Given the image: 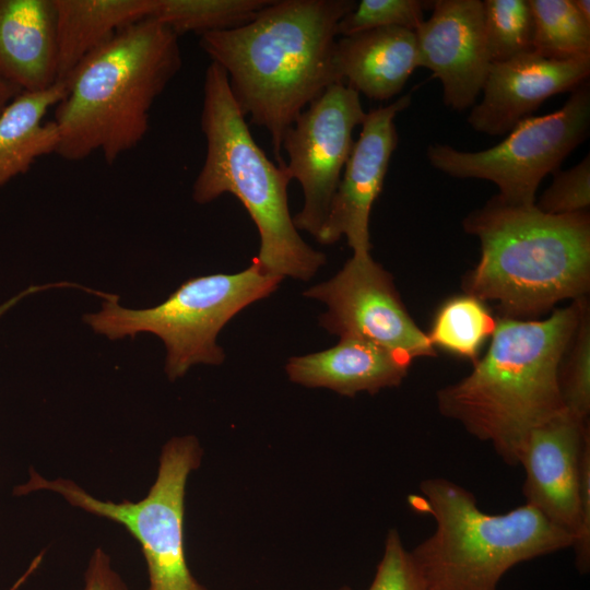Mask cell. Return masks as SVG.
<instances>
[{
  "mask_svg": "<svg viewBox=\"0 0 590 590\" xmlns=\"http://www.w3.org/2000/svg\"><path fill=\"white\" fill-rule=\"evenodd\" d=\"M354 0H271L247 24L200 36L211 62L228 76L244 116L264 128L274 156L285 131L323 92L341 83L334 61L340 20Z\"/></svg>",
  "mask_w": 590,
  "mask_h": 590,
  "instance_id": "obj_1",
  "label": "cell"
},
{
  "mask_svg": "<svg viewBox=\"0 0 590 590\" xmlns=\"http://www.w3.org/2000/svg\"><path fill=\"white\" fill-rule=\"evenodd\" d=\"M411 104L406 94L396 102L366 113L357 141L343 169L326 220L316 236L330 245L345 236L353 253H368L369 215L385 181L398 144L394 118Z\"/></svg>",
  "mask_w": 590,
  "mask_h": 590,
  "instance_id": "obj_12",
  "label": "cell"
},
{
  "mask_svg": "<svg viewBox=\"0 0 590 590\" xmlns=\"http://www.w3.org/2000/svg\"><path fill=\"white\" fill-rule=\"evenodd\" d=\"M589 75L590 56L558 59L533 50L493 62L482 88L483 98L471 109L468 122L477 132L507 134L548 97L573 92Z\"/></svg>",
  "mask_w": 590,
  "mask_h": 590,
  "instance_id": "obj_15",
  "label": "cell"
},
{
  "mask_svg": "<svg viewBox=\"0 0 590 590\" xmlns=\"http://www.w3.org/2000/svg\"><path fill=\"white\" fill-rule=\"evenodd\" d=\"M200 122L206 153L192 187L193 200L204 204L223 193L234 194L259 233L253 260L282 279L310 280L326 256L306 244L294 225L285 163L274 164L257 144L231 93L227 73L214 62L204 75Z\"/></svg>",
  "mask_w": 590,
  "mask_h": 590,
  "instance_id": "obj_5",
  "label": "cell"
},
{
  "mask_svg": "<svg viewBox=\"0 0 590 590\" xmlns=\"http://www.w3.org/2000/svg\"><path fill=\"white\" fill-rule=\"evenodd\" d=\"M365 116L359 94L344 83H335L285 131V168L299 182L304 196L303 208L293 217L297 229L318 235L353 149V130Z\"/></svg>",
  "mask_w": 590,
  "mask_h": 590,
  "instance_id": "obj_10",
  "label": "cell"
},
{
  "mask_svg": "<svg viewBox=\"0 0 590 590\" xmlns=\"http://www.w3.org/2000/svg\"><path fill=\"white\" fill-rule=\"evenodd\" d=\"M58 82L123 28L150 17L152 0H54Z\"/></svg>",
  "mask_w": 590,
  "mask_h": 590,
  "instance_id": "obj_19",
  "label": "cell"
},
{
  "mask_svg": "<svg viewBox=\"0 0 590 590\" xmlns=\"http://www.w3.org/2000/svg\"><path fill=\"white\" fill-rule=\"evenodd\" d=\"M36 291H39V287H38V286H32V287L25 290L24 292L17 294L16 296L12 297V298L9 299L8 302H4L3 304H1V305H0V317H1L8 309H10L13 305H15L20 299H22L24 296H26V295L30 294V293L36 292Z\"/></svg>",
  "mask_w": 590,
  "mask_h": 590,
  "instance_id": "obj_31",
  "label": "cell"
},
{
  "mask_svg": "<svg viewBox=\"0 0 590 590\" xmlns=\"http://www.w3.org/2000/svg\"><path fill=\"white\" fill-rule=\"evenodd\" d=\"M483 24L491 63L533 51V16L529 0L483 1Z\"/></svg>",
  "mask_w": 590,
  "mask_h": 590,
  "instance_id": "obj_24",
  "label": "cell"
},
{
  "mask_svg": "<svg viewBox=\"0 0 590 590\" xmlns=\"http://www.w3.org/2000/svg\"><path fill=\"white\" fill-rule=\"evenodd\" d=\"M590 129L589 82L575 88L563 107L552 114L518 122L507 137L487 150L459 151L448 144L427 148L429 164L456 178L494 182L503 201L534 205L541 180L588 137Z\"/></svg>",
  "mask_w": 590,
  "mask_h": 590,
  "instance_id": "obj_9",
  "label": "cell"
},
{
  "mask_svg": "<svg viewBox=\"0 0 590 590\" xmlns=\"http://www.w3.org/2000/svg\"><path fill=\"white\" fill-rule=\"evenodd\" d=\"M420 493L412 506L433 517L435 530L411 553L430 590H497L514 566L574 544L528 504L487 514L470 491L444 477L422 481Z\"/></svg>",
  "mask_w": 590,
  "mask_h": 590,
  "instance_id": "obj_6",
  "label": "cell"
},
{
  "mask_svg": "<svg viewBox=\"0 0 590 590\" xmlns=\"http://www.w3.org/2000/svg\"><path fill=\"white\" fill-rule=\"evenodd\" d=\"M324 303L320 326L340 338L376 343L413 362L436 350L409 315L393 280L370 253H353L329 281L304 292Z\"/></svg>",
  "mask_w": 590,
  "mask_h": 590,
  "instance_id": "obj_11",
  "label": "cell"
},
{
  "mask_svg": "<svg viewBox=\"0 0 590 590\" xmlns=\"http://www.w3.org/2000/svg\"><path fill=\"white\" fill-rule=\"evenodd\" d=\"M182 66L178 36L153 19L116 34L82 60L55 106L56 154L76 162L101 152L108 165L149 130L155 99Z\"/></svg>",
  "mask_w": 590,
  "mask_h": 590,
  "instance_id": "obj_3",
  "label": "cell"
},
{
  "mask_svg": "<svg viewBox=\"0 0 590 590\" xmlns=\"http://www.w3.org/2000/svg\"><path fill=\"white\" fill-rule=\"evenodd\" d=\"M0 76L22 93L58 82L54 0H0Z\"/></svg>",
  "mask_w": 590,
  "mask_h": 590,
  "instance_id": "obj_16",
  "label": "cell"
},
{
  "mask_svg": "<svg viewBox=\"0 0 590 590\" xmlns=\"http://www.w3.org/2000/svg\"><path fill=\"white\" fill-rule=\"evenodd\" d=\"M271 0H152L150 19L173 31L200 36L250 22Z\"/></svg>",
  "mask_w": 590,
  "mask_h": 590,
  "instance_id": "obj_21",
  "label": "cell"
},
{
  "mask_svg": "<svg viewBox=\"0 0 590 590\" xmlns=\"http://www.w3.org/2000/svg\"><path fill=\"white\" fill-rule=\"evenodd\" d=\"M21 93L20 88L0 76V114Z\"/></svg>",
  "mask_w": 590,
  "mask_h": 590,
  "instance_id": "obj_30",
  "label": "cell"
},
{
  "mask_svg": "<svg viewBox=\"0 0 590 590\" xmlns=\"http://www.w3.org/2000/svg\"><path fill=\"white\" fill-rule=\"evenodd\" d=\"M429 2L421 0H361L338 24V35L381 28L404 27L415 31L424 21L423 12Z\"/></svg>",
  "mask_w": 590,
  "mask_h": 590,
  "instance_id": "obj_26",
  "label": "cell"
},
{
  "mask_svg": "<svg viewBox=\"0 0 590 590\" xmlns=\"http://www.w3.org/2000/svg\"><path fill=\"white\" fill-rule=\"evenodd\" d=\"M339 590H351V588L347 587V586H344V587L340 588Z\"/></svg>",
  "mask_w": 590,
  "mask_h": 590,
  "instance_id": "obj_33",
  "label": "cell"
},
{
  "mask_svg": "<svg viewBox=\"0 0 590 590\" xmlns=\"http://www.w3.org/2000/svg\"><path fill=\"white\" fill-rule=\"evenodd\" d=\"M483 303L468 294L445 302L427 334L434 347L475 363L480 349L492 337L496 324Z\"/></svg>",
  "mask_w": 590,
  "mask_h": 590,
  "instance_id": "obj_22",
  "label": "cell"
},
{
  "mask_svg": "<svg viewBox=\"0 0 590 590\" xmlns=\"http://www.w3.org/2000/svg\"><path fill=\"white\" fill-rule=\"evenodd\" d=\"M411 364L404 356L370 341L340 338L330 349L291 357L285 369L293 382L353 397L399 386Z\"/></svg>",
  "mask_w": 590,
  "mask_h": 590,
  "instance_id": "obj_17",
  "label": "cell"
},
{
  "mask_svg": "<svg viewBox=\"0 0 590 590\" xmlns=\"http://www.w3.org/2000/svg\"><path fill=\"white\" fill-rule=\"evenodd\" d=\"M66 82L48 90L19 94L0 114V187L25 174L42 156L55 153L59 137L55 122L44 121L64 96Z\"/></svg>",
  "mask_w": 590,
  "mask_h": 590,
  "instance_id": "obj_20",
  "label": "cell"
},
{
  "mask_svg": "<svg viewBox=\"0 0 590 590\" xmlns=\"http://www.w3.org/2000/svg\"><path fill=\"white\" fill-rule=\"evenodd\" d=\"M578 13L590 23V1L589 0H571Z\"/></svg>",
  "mask_w": 590,
  "mask_h": 590,
  "instance_id": "obj_32",
  "label": "cell"
},
{
  "mask_svg": "<svg viewBox=\"0 0 590 590\" xmlns=\"http://www.w3.org/2000/svg\"><path fill=\"white\" fill-rule=\"evenodd\" d=\"M83 590H129L102 547L96 548L88 560Z\"/></svg>",
  "mask_w": 590,
  "mask_h": 590,
  "instance_id": "obj_29",
  "label": "cell"
},
{
  "mask_svg": "<svg viewBox=\"0 0 590 590\" xmlns=\"http://www.w3.org/2000/svg\"><path fill=\"white\" fill-rule=\"evenodd\" d=\"M367 590H430L397 530L387 534L382 557Z\"/></svg>",
  "mask_w": 590,
  "mask_h": 590,
  "instance_id": "obj_28",
  "label": "cell"
},
{
  "mask_svg": "<svg viewBox=\"0 0 590 590\" xmlns=\"http://www.w3.org/2000/svg\"><path fill=\"white\" fill-rule=\"evenodd\" d=\"M590 205V155L578 165L556 172L552 185L535 206L547 214L564 215L586 212Z\"/></svg>",
  "mask_w": 590,
  "mask_h": 590,
  "instance_id": "obj_27",
  "label": "cell"
},
{
  "mask_svg": "<svg viewBox=\"0 0 590 590\" xmlns=\"http://www.w3.org/2000/svg\"><path fill=\"white\" fill-rule=\"evenodd\" d=\"M586 297L544 320L499 317L486 354L460 381L437 392V406L497 456L518 464L533 429L565 411L558 369Z\"/></svg>",
  "mask_w": 590,
  "mask_h": 590,
  "instance_id": "obj_2",
  "label": "cell"
},
{
  "mask_svg": "<svg viewBox=\"0 0 590 590\" xmlns=\"http://www.w3.org/2000/svg\"><path fill=\"white\" fill-rule=\"evenodd\" d=\"M558 388L565 411L582 422H589L590 312L587 299L559 364Z\"/></svg>",
  "mask_w": 590,
  "mask_h": 590,
  "instance_id": "obj_25",
  "label": "cell"
},
{
  "mask_svg": "<svg viewBox=\"0 0 590 590\" xmlns=\"http://www.w3.org/2000/svg\"><path fill=\"white\" fill-rule=\"evenodd\" d=\"M481 244L463 290L497 303L500 317H538L564 299L586 297L590 285L588 212L553 215L498 196L463 220Z\"/></svg>",
  "mask_w": 590,
  "mask_h": 590,
  "instance_id": "obj_4",
  "label": "cell"
},
{
  "mask_svg": "<svg viewBox=\"0 0 590 590\" xmlns=\"http://www.w3.org/2000/svg\"><path fill=\"white\" fill-rule=\"evenodd\" d=\"M282 280L252 260L238 273L189 279L151 308H126L117 295L108 294L101 310L84 315V321L110 340L155 334L166 347L165 373L175 380L193 365L222 364L220 331L245 307L271 295Z\"/></svg>",
  "mask_w": 590,
  "mask_h": 590,
  "instance_id": "obj_7",
  "label": "cell"
},
{
  "mask_svg": "<svg viewBox=\"0 0 590 590\" xmlns=\"http://www.w3.org/2000/svg\"><path fill=\"white\" fill-rule=\"evenodd\" d=\"M432 9L414 31L418 67L440 80L445 105L461 111L475 103L491 67L483 1L437 0Z\"/></svg>",
  "mask_w": 590,
  "mask_h": 590,
  "instance_id": "obj_14",
  "label": "cell"
},
{
  "mask_svg": "<svg viewBox=\"0 0 590 590\" xmlns=\"http://www.w3.org/2000/svg\"><path fill=\"white\" fill-rule=\"evenodd\" d=\"M335 68L341 83L370 99L399 94L418 67L415 32L381 27L337 39Z\"/></svg>",
  "mask_w": 590,
  "mask_h": 590,
  "instance_id": "obj_18",
  "label": "cell"
},
{
  "mask_svg": "<svg viewBox=\"0 0 590 590\" xmlns=\"http://www.w3.org/2000/svg\"><path fill=\"white\" fill-rule=\"evenodd\" d=\"M201 456L196 437L172 438L162 449L154 484L139 502L102 500L70 480H47L34 471L23 492L58 493L72 506L123 526L141 545L148 590H209L191 574L184 547L185 487Z\"/></svg>",
  "mask_w": 590,
  "mask_h": 590,
  "instance_id": "obj_8",
  "label": "cell"
},
{
  "mask_svg": "<svg viewBox=\"0 0 590 590\" xmlns=\"http://www.w3.org/2000/svg\"><path fill=\"white\" fill-rule=\"evenodd\" d=\"M589 456V422L564 411L531 432L518 459L524 471V504L574 539L579 524L582 467Z\"/></svg>",
  "mask_w": 590,
  "mask_h": 590,
  "instance_id": "obj_13",
  "label": "cell"
},
{
  "mask_svg": "<svg viewBox=\"0 0 590 590\" xmlns=\"http://www.w3.org/2000/svg\"><path fill=\"white\" fill-rule=\"evenodd\" d=\"M533 50L548 58L590 56V23L571 0H529Z\"/></svg>",
  "mask_w": 590,
  "mask_h": 590,
  "instance_id": "obj_23",
  "label": "cell"
}]
</instances>
